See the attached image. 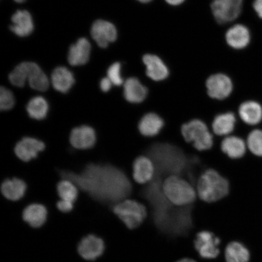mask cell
Returning a JSON list of instances; mask_svg holds the SVG:
<instances>
[{
	"mask_svg": "<svg viewBox=\"0 0 262 262\" xmlns=\"http://www.w3.org/2000/svg\"><path fill=\"white\" fill-rule=\"evenodd\" d=\"M60 176L103 204H116L126 199L132 192V185L125 173L107 164L91 163L80 173L62 171Z\"/></svg>",
	"mask_w": 262,
	"mask_h": 262,
	"instance_id": "1",
	"label": "cell"
},
{
	"mask_svg": "<svg viewBox=\"0 0 262 262\" xmlns=\"http://www.w3.org/2000/svg\"><path fill=\"white\" fill-rule=\"evenodd\" d=\"M149 155L159 171L178 175L185 169L186 159L179 147L168 143H156L150 147Z\"/></svg>",
	"mask_w": 262,
	"mask_h": 262,
	"instance_id": "2",
	"label": "cell"
},
{
	"mask_svg": "<svg viewBox=\"0 0 262 262\" xmlns=\"http://www.w3.org/2000/svg\"><path fill=\"white\" fill-rule=\"evenodd\" d=\"M229 184L225 179L214 169L206 170L200 177L196 183V193L200 199L206 203H214L227 196Z\"/></svg>",
	"mask_w": 262,
	"mask_h": 262,
	"instance_id": "3",
	"label": "cell"
},
{
	"mask_svg": "<svg viewBox=\"0 0 262 262\" xmlns=\"http://www.w3.org/2000/svg\"><path fill=\"white\" fill-rule=\"evenodd\" d=\"M9 80L14 86L23 88L26 81L33 90L45 92L48 90L49 80L37 64L24 62L16 66L9 75Z\"/></svg>",
	"mask_w": 262,
	"mask_h": 262,
	"instance_id": "4",
	"label": "cell"
},
{
	"mask_svg": "<svg viewBox=\"0 0 262 262\" xmlns=\"http://www.w3.org/2000/svg\"><path fill=\"white\" fill-rule=\"evenodd\" d=\"M162 189L170 204L180 207L193 204L196 199V192L193 186L178 175L169 176L164 180Z\"/></svg>",
	"mask_w": 262,
	"mask_h": 262,
	"instance_id": "5",
	"label": "cell"
},
{
	"mask_svg": "<svg viewBox=\"0 0 262 262\" xmlns=\"http://www.w3.org/2000/svg\"><path fill=\"white\" fill-rule=\"evenodd\" d=\"M113 211L126 227L133 230L139 228L147 217L145 206L134 200H124L114 205Z\"/></svg>",
	"mask_w": 262,
	"mask_h": 262,
	"instance_id": "6",
	"label": "cell"
},
{
	"mask_svg": "<svg viewBox=\"0 0 262 262\" xmlns=\"http://www.w3.org/2000/svg\"><path fill=\"white\" fill-rule=\"evenodd\" d=\"M181 133L186 142L192 143L199 150H209L213 146L212 134L207 125L201 120L194 119L183 124Z\"/></svg>",
	"mask_w": 262,
	"mask_h": 262,
	"instance_id": "7",
	"label": "cell"
},
{
	"mask_svg": "<svg viewBox=\"0 0 262 262\" xmlns=\"http://www.w3.org/2000/svg\"><path fill=\"white\" fill-rule=\"evenodd\" d=\"M242 5L243 0H213L211 9L218 24H227L238 17Z\"/></svg>",
	"mask_w": 262,
	"mask_h": 262,
	"instance_id": "8",
	"label": "cell"
},
{
	"mask_svg": "<svg viewBox=\"0 0 262 262\" xmlns=\"http://www.w3.org/2000/svg\"><path fill=\"white\" fill-rule=\"evenodd\" d=\"M220 238L209 231H202L196 234L194 241V248L200 256L204 259L212 260L217 258L221 251Z\"/></svg>",
	"mask_w": 262,
	"mask_h": 262,
	"instance_id": "9",
	"label": "cell"
},
{
	"mask_svg": "<svg viewBox=\"0 0 262 262\" xmlns=\"http://www.w3.org/2000/svg\"><path fill=\"white\" fill-rule=\"evenodd\" d=\"M206 88L209 97L213 99L223 100L230 96L233 90V84L228 75L218 73L208 78Z\"/></svg>",
	"mask_w": 262,
	"mask_h": 262,
	"instance_id": "10",
	"label": "cell"
},
{
	"mask_svg": "<svg viewBox=\"0 0 262 262\" xmlns=\"http://www.w3.org/2000/svg\"><path fill=\"white\" fill-rule=\"evenodd\" d=\"M105 245L103 239L96 235L90 234L81 239L78 245V253L88 261H94L102 255Z\"/></svg>",
	"mask_w": 262,
	"mask_h": 262,
	"instance_id": "11",
	"label": "cell"
},
{
	"mask_svg": "<svg viewBox=\"0 0 262 262\" xmlns=\"http://www.w3.org/2000/svg\"><path fill=\"white\" fill-rule=\"evenodd\" d=\"M91 33L92 37L101 48H107L117 37V29L114 25L101 19L94 22Z\"/></svg>",
	"mask_w": 262,
	"mask_h": 262,
	"instance_id": "12",
	"label": "cell"
},
{
	"mask_svg": "<svg viewBox=\"0 0 262 262\" xmlns=\"http://www.w3.org/2000/svg\"><path fill=\"white\" fill-rule=\"evenodd\" d=\"M45 149V144L42 141L26 137L16 143L14 151L19 159L27 162L37 157Z\"/></svg>",
	"mask_w": 262,
	"mask_h": 262,
	"instance_id": "13",
	"label": "cell"
},
{
	"mask_svg": "<svg viewBox=\"0 0 262 262\" xmlns=\"http://www.w3.org/2000/svg\"><path fill=\"white\" fill-rule=\"evenodd\" d=\"M70 143L75 148L87 149L92 148L96 143V134L93 127L81 126L71 131Z\"/></svg>",
	"mask_w": 262,
	"mask_h": 262,
	"instance_id": "14",
	"label": "cell"
},
{
	"mask_svg": "<svg viewBox=\"0 0 262 262\" xmlns=\"http://www.w3.org/2000/svg\"><path fill=\"white\" fill-rule=\"evenodd\" d=\"M147 76L150 79L160 81L165 80L169 74L168 68L159 56L155 54H146L143 57Z\"/></svg>",
	"mask_w": 262,
	"mask_h": 262,
	"instance_id": "15",
	"label": "cell"
},
{
	"mask_svg": "<svg viewBox=\"0 0 262 262\" xmlns=\"http://www.w3.org/2000/svg\"><path fill=\"white\" fill-rule=\"evenodd\" d=\"M155 172V163L149 157L140 156L133 163V178L139 184H145L151 181Z\"/></svg>",
	"mask_w": 262,
	"mask_h": 262,
	"instance_id": "16",
	"label": "cell"
},
{
	"mask_svg": "<svg viewBox=\"0 0 262 262\" xmlns=\"http://www.w3.org/2000/svg\"><path fill=\"white\" fill-rule=\"evenodd\" d=\"M148 90L141 83L138 78L130 77L124 83L123 96L131 103H140L145 100Z\"/></svg>",
	"mask_w": 262,
	"mask_h": 262,
	"instance_id": "17",
	"label": "cell"
},
{
	"mask_svg": "<svg viewBox=\"0 0 262 262\" xmlns=\"http://www.w3.org/2000/svg\"><path fill=\"white\" fill-rule=\"evenodd\" d=\"M91 44L85 38H81L71 46L68 54V61L71 66L77 67L88 63L91 53Z\"/></svg>",
	"mask_w": 262,
	"mask_h": 262,
	"instance_id": "18",
	"label": "cell"
},
{
	"mask_svg": "<svg viewBox=\"0 0 262 262\" xmlns=\"http://www.w3.org/2000/svg\"><path fill=\"white\" fill-rule=\"evenodd\" d=\"M11 30L19 37H26L34 31V23L30 13L26 10H19L12 17Z\"/></svg>",
	"mask_w": 262,
	"mask_h": 262,
	"instance_id": "19",
	"label": "cell"
},
{
	"mask_svg": "<svg viewBox=\"0 0 262 262\" xmlns=\"http://www.w3.org/2000/svg\"><path fill=\"white\" fill-rule=\"evenodd\" d=\"M225 40L232 48L244 49L247 47L250 42V33L244 25H234L226 32Z\"/></svg>",
	"mask_w": 262,
	"mask_h": 262,
	"instance_id": "20",
	"label": "cell"
},
{
	"mask_svg": "<svg viewBox=\"0 0 262 262\" xmlns=\"http://www.w3.org/2000/svg\"><path fill=\"white\" fill-rule=\"evenodd\" d=\"M47 209L41 204L29 205L23 212L24 221L34 228L41 227L47 222Z\"/></svg>",
	"mask_w": 262,
	"mask_h": 262,
	"instance_id": "21",
	"label": "cell"
},
{
	"mask_svg": "<svg viewBox=\"0 0 262 262\" xmlns=\"http://www.w3.org/2000/svg\"><path fill=\"white\" fill-rule=\"evenodd\" d=\"M165 125L162 118L155 113H147L141 119L139 130L145 137H155L159 134Z\"/></svg>",
	"mask_w": 262,
	"mask_h": 262,
	"instance_id": "22",
	"label": "cell"
},
{
	"mask_svg": "<svg viewBox=\"0 0 262 262\" xmlns=\"http://www.w3.org/2000/svg\"><path fill=\"white\" fill-rule=\"evenodd\" d=\"M51 83L61 93H67L75 83L74 75L65 67L55 68L51 75Z\"/></svg>",
	"mask_w": 262,
	"mask_h": 262,
	"instance_id": "23",
	"label": "cell"
},
{
	"mask_svg": "<svg viewBox=\"0 0 262 262\" xmlns=\"http://www.w3.org/2000/svg\"><path fill=\"white\" fill-rule=\"evenodd\" d=\"M1 189L5 198L11 201H18L25 196L27 185L21 179H6L2 183Z\"/></svg>",
	"mask_w": 262,
	"mask_h": 262,
	"instance_id": "24",
	"label": "cell"
},
{
	"mask_svg": "<svg viewBox=\"0 0 262 262\" xmlns=\"http://www.w3.org/2000/svg\"><path fill=\"white\" fill-rule=\"evenodd\" d=\"M236 118L233 113L227 112L216 116L213 120L212 127L216 135L227 136L234 130Z\"/></svg>",
	"mask_w": 262,
	"mask_h": 262,
	"instance_id": "25",
	"label": "cell"
},
{
	"mask_svg": "<svg viewBox=\"0 0 262 262\" xmlns=\"http://www.w3.org/2000/svg\"><path fill=\"white\" fill-rule=\"evenodd\" d=\"M238 114L241 119L250 125H254L262 119V108L255 101H246L238 108Z\"/></svg>",
	"mask_w": 262,
	"mask_h": 262,
	"instance_id": "26",
	"label": "cell"
},
{
	"mask_svg": "<svg viewBox=\"0 0 262 262\" xmlns=\"http://www.w3.org/2000/svg\"><path fill=\"white\" fill-rule=\"evenodd\" d=\"M222 152L232 159L241 158L245 155L246 145L244 141L236 136L225 137L221 143Z\"/></svg>",
	"mask_w": 262,
	"mask_h": 262,
	"instance_id": "27",
	"label": "cell"
},
{
	"mask_svg": "<svg viewBox=\"0 0 262 262\" xmlns=\"http://www.w3.org/2000/svg\"><path fill=\"white\" fill-rule=\"evenodd\" d=\"M225 258L226 262H248L250 254L240 242H231L225 248Z\"/></svg>",
	"mask_w": 262,
	"mask_h": 262,
	"instance_id": "28",
	"label": "cell"
},
{
	"mask_svg": "<svg viewBox=\"0 0 262 262\" xmlns=\"http://www.w3.org/2000/svg\"><path fill=\"white\" fill-rule=\"evenodd\" d=\"M26 111L32 119L41 120L47 117L49 111V104L47 100L41 96L34 97L29 100Z\"/></svg>",
	"mask_w": 262,
	"mask_h": 262,
	"instance_id": "29",
	"label": "cell"
},
{
	"mask_svg": "<svg viewBox=\"0 0 262 262\" xmlns=\"http://www.w3.org/2000/svg\"><path fill=\"white\" fill-rule=\"evenodd\" d=\"M57 192L61 200L74 203L78 198V188L73 182L63 179L58 182L57 186Z\"/></svg>",
	"mask_w": 262,
	"mask_h": 262,
	"instance_id": "30",
	"label": "cell"
},
{
	"mask_svg": "<svg viewBox=\"0 0 262 262\" xmlns=\"http://www.w3.org/2000/svg\"><path fill=\"white\" fill-rule=\"evenodd\" d=\"M249 149L257 156H262V130H254L249 134L247 140Z\"/></svg>",
	"mask_w": 262,
	"mask_h": 262,
	"instance_id": "31",
	"label": "cell"
},
{
	"mask_svg": "<svg viewBox=\"0 0 262 262\" xmlns=\"http://www.w3.org/2000/svg\"><path fill=\"white\" fill-rule=\"evenodd\" d=\"M15 103V97L12 92L8 88L2 87L0 90V109L5 111L11 110Z\"/></svg>",
	"mask_w": 262,
	"mask_h": 262,
	"instance_id": "32",
	"label": "cell"
},
{
	"mask_svg": "<svg viewBox=\"0 0 262 262\" xmlns=\"http://www.w3.org/2000/svg\"><path fill=\"white\" fill-rule=\"evenodd\" d=\"M121 68H122L121 64L119 62H116L108 69L107 77L115 86H120L123 84V78L121 74Z\"/></svg>",
	"mask_w": 262,
	"mask_h": 262,
	"instance_id": "33",
	"label": "cell"
},
{
	"mask_svg": "<svg viewBox=\"0 0 262 262\" xmlns=\"http://www.w3.org/2000/svg\"><path fill=\"white\" fill-rule=\"evenodd\" d=\"M57 207L58 210L62 212H70L73 210L74 203L61 200L57 202Z\"/></svg>",
	"mask_w": 262,
	"mask_h": 262,
	"instance_id": "34",
	"label": "cell"
},
{
	"mask_svg": "<svg viewBox=\"0 0 262 262\" xmlns=\"http://www.w3.org/2000/svg\"><path fill=\"white\" fill-rule=\"evenodd\" d=\"M112 81L110 80L108 77L103 78L101 79L100 83V88L101 91L103 93H107L109 92L113 86Z\"/></svg>",
	"mask_w": 262,
	"mask_h": 262,
	"instance_id": "35",
	"label": "cell"
},
{
	"mask_svg": "<svg viewBox=\"0 0 262 262\" xmlns=\"http://www.w3.org/2000/svg\"><path fill=\"white\" fill-rule=\"evenodd\" d=\"M253 8L258 16L262 19V0H255Z\"/></svg>",
	"mask_w": 262,
	"mask_h": 262,
	"instance_id": "36",
	"label": "cell"
},
{
	"mask_svg": "<svg viewBox=\"0 0 262 262\" xmlns=\"http://www.w3.org/2000/svg\"><path fill=\"white\" fill-rule=\"evenodd\" d=\"M169 5L171 6H179L182 4L185 0H165Z\"/></svg>",
	"mask_w": 262,
	"mask_h": 262,
	"instance_id": "37",
	"label": "cell"
},
{
	"mask_svg": "<svg viewBox=\"0 0 262 262\" xmlns=\"http://www.w3.org/2000/svg\"><path fill=\"white\" fill-rule=\"evenodd\" d=\"M176 262H196L194 260L190 258H183L182 259L179 260Z\"/></svg>",
	"mask_w": 262,
	"mask_h": 262,
	"instance_id": "38",
	"label": "cell"
},
{
	"mask_svg": "<svg viewBox=\"0 0 262 262\" xmlns=\"http://www.w3.org/2000/svg\"><path fill=\"white\" fill-rule=\"evenodd\" d=\"M137 1L142 3H147L151 2L152 0H137Z\"/></svg>",
	"mask_w": 262,
	"mask_h": 262,
	"instance_id": "39",
	"label": "cell"
},
{
	"mask_svg": "<svg viewBox=\"0 0 262 262\" xmlns=\"http://www.w3.org/2000/svg\"><path fill=\"white\" fill-rule=\"evenodd\" d=\"M14 1L19 3H21L23 2H25L26 0H14Z\"/></svg>",
	"mask_w": 262,
	"mask_h": 262,
	"instance_id": "40",
	"label": "cell"
}]
</instances>
